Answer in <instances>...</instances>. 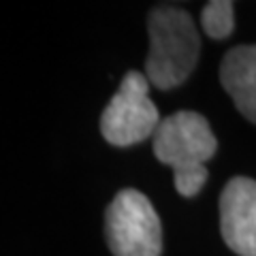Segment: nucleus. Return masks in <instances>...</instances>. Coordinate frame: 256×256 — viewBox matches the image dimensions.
Listing matches in <instances>:
<instances>
[{
	"instance_id": "obj_1",
	"label": "nucleus",
	"mask_w": 256,
	"mask_h": 256,
	"mask_svg": "<svg viewBox=\"0 0 256 256\" xmlns=\"http://www.w3.org/2000/svg\"><path fill=\"white\" fill-rule=\"evenodd\" d=\"M218 152L210 122L196 111H178L160 122L154 132V154L175 173V190L196 196L207 182L205 162Z\"/></svg>"
},
{
	"instance_id": "obj_2",
	"label": "nucleus",
	"mask_w": 256,
	"mask_h": 256,
	"mask_svg": "<svg viewBox=\"0 0 256 256\" xmlns=\"http://www.w3.org/2000/svg\"><path fill=\"white\" fill-rule=\"evenodd\" d=\"M148 82L158 90L182 86L192 75L201 52V38L194 20L188 11L178 6H156L148 18Z\"/></svg>"
},
{
	"instance_id": "obj_3",
	"label": "nucleus",
	"mask_w": 256,
	"mask_h": 256,
	"mask_svg": "<svg viewBox=\"0 0 256 256\" xmlns=\"http://www.w3.org/2000/svg\"><path fill=\"white\" fill-rule=\"evenodd\" d=\"M107 246L114 256H160L162 224L143 192L120 190L105 214Z\"/></svg>"
},
{
	"instance_id": "obj_4",
	"label": "nucleus",
	"mask_w": 256,
	"mask_h": 256,
	"mask_svg": "<svg viewBox=\"0 0 256 256\" xmlns=\"http://www.w3.org/2000/svg\"><path fill=\"white\" fill-rule=\"evenodd\" d=\"M160 122L158 109L150 98L148 77L139 70H128L100 116L102 137L118 148L137 146L154 137Z\"/></svg>"
},
{
	"instance_id": "obj_5",
	"label": "nucleus",
	"mask_w": 256,
	"mask_h": 256,
	"mask_svg": "<svg viewBox=\"0 0 256 256\" xmlns=\"http://www.w3.org/2000/svg\"><path fill=\"white\" fill-rule=\"evenodd\" d=\"M220 230L239 256H256V182L233 178L220 194Z\"/></svg>"
},
{
	"instance_id": "obj_6",
	"label": "nucleus",
	"mask_w": 256,
	"mask_h": 256,
	"mask_svg": "<svg viewBox=\"0 0 256 256\" xmlns=\"http://www.w3.org/2000/svg\"><path fill=\"white\" fill-rule=\"evenodd\" d=\"M220 82L242 116L256 124V45L233 47L224 56Z\"/></svg>"
},
{
	"instance_id": "obj_7",
	"label": "nucleus",
	"mask_w": 256,
	"mask_h": 256,
	"mask_svg": "<svg viewBox=\"0 0 256 256\" xmlns=\"http://www.w3.org/2000/svg\"><path fill=\"white\" fill-rule=\"evenodd\" d=\"M233 2L228 0H212L205 4L201 13V26L207 36L212 38H226L235 30V13Z\"/></svg>"
}]
</instances>
